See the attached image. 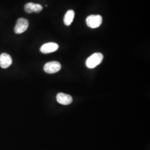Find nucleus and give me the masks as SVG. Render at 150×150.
<instances>
[{"instance_id":"2","label":"nucleus","mask_w":150,"mask_h":150,"mask_svg":"<svg viewBox=\"0 0 150 150\" xmlns=\"http://www.w3.org/2000/svg\"><path fill=\"white\" fill-rule=\"evenodd\" d=\"M102 17L100 15H90L86 18V23L87 26L92 28H96L100 27L102 24Z\"/></svg>"},{"instance_id":"7","label":"nucleus","mask_w":150,"mask_h":150,"mask_svg":"<svg viewBox=\"0 0 150 150\" xmlns=\"http://www.w3.org/2000/svg\"><path fill=\"white\" fill-rule=\"evenodd\" d=\"M12 63L11 56L8 54L3 53L0 55V66L3 69L9 67Z\"/></svg>"},{"instance_id":"1","label":"nucleus","mask_w":150,"mask_h":150,"mask_svg":"<svg viewBox=\"0 0 150 150\" xmlns=\"http://www.w3.org/2000/svg\"><path fill=\"white\" fill-rule=\"evenodd\" d=\"M103 56L101 53H95L90 56L86 61V66L88 69H94L102 62Z\"/></svg>"},{"instance_id":"9","label":"nucleus","mask_w":150,"mask_h":150,"mask_svg":"<svg viewBox=\"0 0 150 150\" xmlns=\"http://www.w3.org/2000/svg\"><path fill=\"white\" fill-rule=\"evenodd\" d=\"M74 17H75L74 11L70 10L67 11V12L66 13V14L64 15V25L67 26H70L74 21Z\"/></svg>"},{"instance_id":"3","label":"nucleus","mask_w":150,"mask_h":150,"mask_svg":"<svg viewBox=\"0 0 150 150\" xmlns=\"http://www.w3.org/2000/svg\"><path fill=\"white\" fill-rule=\"evenodd\" d=\"M61 69V64L57 61L48 62L45 64L43 70L47 74H52L59 72Z\"/></svg>"},{"instance_id":"5","label":"nucleus","mask_w":150,"mask_h":150,"mask_svg":"<svg viewBox=\"0 0 150 150\" xmlns=\"http://www.w3.org/2000/svg\"><path fill=\"white\" fill-rule=\"evenodd\" d=\"M59 47V46L57 43L48 42L43 45L40 48V51L43 54H50L56 51Z\"/></svg>"},{"instance_id":"6","label":"nucleus","mask_w":150,"mask_h":150,"mask_svg":"<svg viewBox=\"0 0 150 150\" xmlns=\"http://www.w3.org/2000/svg\"><path fill=\"white\" fill-rule=\"evenodd\" d=\"M57 101L63 105H68L71 104L72 101V97L69 95L64 93H59L56 96Z\"/></svg>"},{"instance_id":"8","label":"nucleus","mask_w":150,"mask_h":150,"mask_svg":"<svg viewBox=\"0 0 150 150\" xmlns=\"http://www.w3.org/2000/svg\"><path fill=\"white\" fill-rule=\"evenodd\" d=\"M43 7L40 4H33L32 2L27 3L25 6V10L28 13L32 12L39 13L42 10Z\"/></svg>"},{"instance_id":"4","label":"nucleus","mask_w":150,"mask_h":150,"mask_svg":"<svg viewBox=\"0 0 150 150\" xmlns=\"http://www.w3.org/2000/svg\"><path fill=\"white\" fill-rule=\"evenodd\" d=\"M28 21L26 19L23 18H19L16 22L14 29L15 32L17 34H21L25 32L28 27Z\"/></svg>"}]
</instances>
